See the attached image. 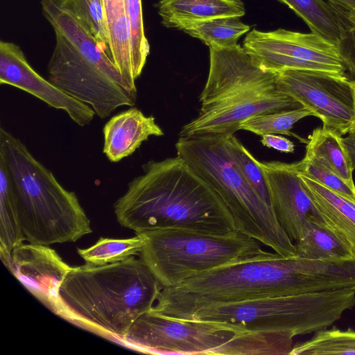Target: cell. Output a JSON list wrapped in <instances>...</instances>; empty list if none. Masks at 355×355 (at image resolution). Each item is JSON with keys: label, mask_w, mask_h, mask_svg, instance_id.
Returning a JSON list of instances; mask_svg holds the SVG:
<instances>
[{"label": "cell", "mask_w": 355, "mask_h": 355, "mask_svg": "<svg viewBox=\"0 0 355 355\" xmlns=\"http://www.w3.org/2000/svg\"><path fill=\"white\" fill-rule=\"evenodd\" d=\"M355 355V331L320 330L309 340L294 345L290 355Z\"/></svg>", "instance_id": "25"}, {"label": "cell", "mask_w": 355, "mask_h": 355, "mask_svg": "<svg viewBox=\"0 0 355 355\" xmlns=\"http://www.w3.org/2000/svg\"><path fill=\"white\" fill-rule=\"evenodd\" d=\"M0 162L10 178L24 241L50 245L75 242L92 232L75 193L64 188L21 140L3 128Z\"/></svg>", "instance_id": "6"}, {"label": "cell", "mask_w": 355, "mask_h": 355, "mask_svg": "<svg viewBox=\"0 0 355 355\" xmlns=\"http://www.w3.org/2000/svg\"><path fill=\"white\" fill-rule=\"evenodd\" d=\"M107 31L111 59L123 76L136 87L131 55V32L124 0H102Z\"/></svg>", "instance_id": "21"}, {"label": "cell", "mask_w": 355, "mask_h": 355, "mask_svg": "<svg viewBox=\"0 0 355 355\" xmlns=\"http://www.w3.org/2000/svg\"><path fill=\"white\" fill-rule=\"evenodd\" d=\"M103 152L112 162L132 155L150 136L164 135L153 116L131 107L113 116L103 128Z\"/></svg>", "instance_id": "16"}, {"label": "cell", "mask_w": 355, "mask_h": 355, "mask_svg": "<svg viewBox=\"0 0 355 355\" xmlns=\"http://www.w3.org/2000/svg\"><path fill=\"white\" fill-rule=\"evenodd\" d=\"M259 165L263 173L273 211L295 243L302 237L310 218H320L302 184L297 162L259 161Z\"/></svg>", "instance_id": "15"}, {"label": "cell", "mask_w": 355, "mask_h": 355, "mask_svg": "<svg viewBox=\"0 0 355 355\" xmlns=\"http://www.w3.org/2000/svg\"><path fill=\"white\" fill-rule=\"evenodd\" d=\"M0 83L19 88L48 105L63 110L81 127L89 124L96 114L89 105L40 75L31 66L20 47L12 42H0Z\"/></svg>", "instance_id": "13"}, {"label": "cell", "mask_w": 355, "mask_h": 355, "mask_svg": "<svg viewBox=\"0 0 355 355\" xmlns=\"http://www.w3.org/2000/svg\"><path fill=\"white\" fill-rule=\"evenodd\" d=\"M111 58L109 36L102 0H62Z\"/></svg>", "instance_id": "28"}, {"label": "cell", "mask_w": 355, "mask_h": 355, "mask_svg": "<svg viewBox=\"0 0 355 355\" xmlns=\"http://www.w3.org/2000/svg\"><path fill=\"white\" fill-rule=\"evenodd\" d=\"M141 168L114 205L122 226L136 234L168 228L220 234L237 230L220 197L182 159L150 160Z\"/></svg>", "instance_id": "2"}, {"label": "cell", "mask_w": 355, "mask_h": 355, "mask_svg": "<svg viewBox=\"0 0 355 355\" xmlns=\"http://www.w3.org/2000/svg\"><path fill=\"white\" fill-rule=\"evenodd\" d=\"M313 116L311 111L304 107L281 112L253 116L241 123L240 130L251 132L259 136L267 134L292 136L302 143L308 140L291 132V129L300 119Z\"/></svg>", "instance_id": "27"}, {"label": "cell", "mask_w": 355, "mask_h": 355, "mask_svg": "<svg viewBox=\"0 0 355 355\" xmlns=\"http://www.w3.org/2000/svg\"><path fill=\"white\" fill-rule=\"evenodd\" d=\"M348 19L352 26H355V8L348 13Z\"/></svg>", "instance_id": "36"}, {"label": "cell", "mask_w": 355, "mask_h": 355, "mask_svg": "<svg viewBox=\"0 0 355 355\" xmlns=\"http://www.w3.org/2000/svg\"><path fill=\"white\" fill-rule=\"evenodd\" d=\"M305 191L322 222L340 237L355 254V200L300 173Z\"/></svg>", "instance_id": "17"}, {"label": "cell", "mask_w": 355, "mask_h": 355, "mask_svg": "<svg viewBox=\"0 0 355 355\" xmlns=\"http://www.w3.org/2000/svg\"><path fill=\"white\" fill-rule=\"evenodd\" d=\"M277 73L254 64L243 47H209V69L200 95L199 114L181 128L180 137L229 136L241 123L261 114L302 107L278 89Z\"/></svg>", "instance_id": "4"}, {"label": "cell", "mask_w": 355, "mask_h": 355, "mask_svg": "<svg viewBox=\"0 0 355 355\" xmlns=\"http://www.w3.org/2000/svg\"><path fill=\"white\" fill-rule=\"evenodd\" d=\"M343 140L350 159L352 169L355 170V133L349 132V135L343 137Z\"/></svg>", "instance_id": "34"}, {"label": "cell", "mask_w": 355, "mask_h": 355, "mask_svg": "<svg viewBox=\"0 0 355 355\" xmlns=\"http://www.w3.org/2000/svg\"><path fill=\"white\" fill-rule=\"evenodd\" d=\"M0 250L7 267L11 252L24 239L18 218L13 189L8 171L0 162Z\"/></svg>", "instance_id": "23"}, {"label": "cell", "mask_w": 355, "mask_h": 355, "mask_svg": "<svg viewBox=\"0 0 355 355\" xmlns=\"http://www.w3.org/2000/svg\"><path fill=\"white\" fill-rule=\"evenodd\" d=\"M308 139L303 159L329 168L355 188L354 170L342 136L322 127L314 129Z\"/></svg>", "instance_id": "20"}, {"label": "cell", "mask_w": 355, "mask_h": 355, "mask_svg": "<svg viewBox=\"0 0 355 355\" xmlns=\"http://www.w3.org/2000/svg\"><path fill=\"white\" fill-rule=\"evenodd\" d=\"M279 89L319 118L322 127L343 136L354 121L352 86L346 76L313 70L288 69L277 73Z\"/></svg>", "instance_id": "12"}, {"label": "cell", "mask_w": 355, "mask_h": 355, "mask_svg": "<svg viewBox=\"0 0 355 355\" xmlns=\"http://www.w3.org/2000/svg\"><path fill=\"white\" fill-rule=\"evenodd\" d=\"M351 82V84H352V89H353V92H354V104H355V82ZM349 132H354L355 133V115H354V124H353V126L351 129V130L349 131Z\"/></svg>", "instance_id": "37"}, {"label": "cell", "mask_w": 355, "mask_h": 355, "mask_svg": "<svg viewBox=\"0 0 355 355\" xmlns=\"http://www.w3.org/2000/svg\"><path fill=\"white\" fill-rule=\"evenodd\" d=\"M343 12L348 13L355 8V0H324Z\"/></svg>", "instance_id": "35"}, {"label": "cell", "mask_w": 355, "mask_h": 355, "mask_svg": "<svg viewBox=\"0 0 355 355\" xmlns=\"http://www.w3.org/2000/svg\"><path fill=\"white\" fill-rule=\"evenodd\" d=\"M7 268L35 297L62 318L60 288L72 267L49 245H17Z\"/></svg>", "instance_id": "14"}, {"label": "cell", "mask_w": 355, "mask_h": 355, "mask_svg": "<svg viewBox=\"0 0 355 355\" xmlns=\"http://www.w3.org/2000/svg\"><path fill=\"white\" fill-rule=\"evenodd\" d=\"M131 32V55L134 78L141 73L150 53V45L145 35L141 0H124Z\"/></svg>", "instance_id": "30"}, {"label": "cell", "mask_w": 355, "mask_h": 355, "mask_svg": "<svg viewBox=\"0 0 355 355\" xmlns=\"http://www.w3.org/2000/svg\"><path fill=\"white\" fill-rule=\"evenodd\" d=\"M42 12L55 35L48 64L49 80L89 105L101 119L116 108L133 106L137 88L121 74L112 59L62 0H42Z\"/></svg>", "instance_id": "5"}, {"label": "cell", "mask_w": 355, "mask_h": 355, "mask_svg": "<svg viewBox=\"0 0 355 355\" xmlns=\"http://www.w3.org/2000/svg\"><path fill=\"white\" fill-rule=\"evenodd\" d=\"M156 6L162 25L173 28L185 22L245 14L241 0H161Z\"/></svg>", "instance_id": "18"}, {"label": "cell", "mask_w": 355, "mask_h": 355, "mask_svg": "<svg viewBox=\"0 0 355 355\" xmlns=\"http://www.w3.org/2000/svg\"><path fill=\"white\" fill-rule=\"evenodd\" d=\"M293 10L311 33L337 44L352 24L348 15L324 0H278Z\"/></svg>", "instance_id": "19"}, {"label": "cell", "mask_w": 355, "mask_h": 355, "mask_svg": "<svg viewBox=\"0 0 355 355\" xmlns=\"http://www.w3.org/2000/svg\"><path fill=\"white\" fill-rule=\"evenodd\" d=\"M345 277L340 260L287 257L268 251L163 287L152 311L190 320L196 311L212 304L341 289Z\"/></svg>", "instance_id": "1"}, {"label": "cell", "mask_w": 355, "mask_h": 355, "mask_svg": "<svg viewBox=\"0 0 355 355\" xmlns=\"http://www.w3.org/2000/svg\"><path fill=\"white\" fill-rule=\"evenodd\" d=\"M121 343L154 354L245 355L248 340L222 323L170 318L150 310L135 320Z\"/></svg>", "instance_id": "10"}, {"label": "cell", "mask_w": 355, "mask_h": 355, "mask_svg": "<svg viewBox=\"0 0 355 355\" xmlns=\"http://www.w3.org/2000/svg\"><path fill=\"white\" fill-rule=\"evenodd\" d=\"M355 306V289L267 297L216 304L196 311L190 320L222 323L236 331L292 337L328 328Z\"/></svg>", "instance_id": "8"}, {"label": "cell", "mask_w": 355, "mask_h": 355, "mask_svg": "<svg viewBox=\"0 0 355 355\" xmlns=\"http://www.w3.org/2000/svg\"><path fill=\"white\" fill-rule=\"evenodd\" d=\"M336 46L347 77L355 82V26L345 30Z\"/></svg>", "instance_id": "32"}, {"label": "cell", "mask_w": 355, "mask_h": 355, "mask_svg": "<svg viewBox=\"0 0 355 355\" xmlns=\"http://www.w3.org/2000/svg\"><path fill=\"white\" fill-rule=\"evenodd\" d=\"M177 156L220 197L236 230L284 257L297 256L294 242L273 209L246 181L227 147L225 136L180 137Z\"/></svg>", "instance_id": "7"}, {"label": "cell", "mask_w": 355, "mask_h": 355, "mask_svg": "<svg viewBox=\"0 0 355 355\" xmlns=\"http://www.w3.org/2000/svg\"><path fill=\"white\" fill-rule=\"evenodd\" d=\"M163 286L145 262L72 267L60 288L62 318L121 343L132 324L152 310Z\"/></svg>", "instance_id": "3"}, {"label": "cell", "mask_w": 355, "mask_h": 355, "mask_svg": "<svg viewBox=\"0 0 355 355\" xmlns=\"http://www.w3.org/2000/svg\"><path fill=\"white\" fill-rule=\"evenodd\" d=\"M300 174L309 177L327 188L355 200V188L349 186L334 172L304 159L297 162Z\"/></svg>", "instance_id": "31"}, {"label": "cell", "mask_w": 355, "mask_h": 355, "mask_svg": "<svg viewBox=\"0 0 355 355\" xmlns=\"http://www.w3.org/2000/svg\"><path fill=\"white\" fill-rule=\"evenodd\" d=\"M250 28L239 17H226L185 22L177 29L201 40L209 47L226 48L236 45L239 39L247 33Z\"/></svg>", "instance_id": "24"}, {"label": "cell", "mask_w": 355, "mask_h": 355, "mask_svg": "<svg viewBox=\"0 0 355 355\" xmlns=\"http://www.w3.org/2000/svg\"><path fill=\"white\" fill-rule=\"evenodd\" d=\"M261 143L266 147L282 153H291L295 150V145L291 140L276 134H267L261 136Z\"/></svg>", "instance_id": "33"}, {"label": "cell", "mask_w": 355, "mask_h": 355, "mask_svg": "<svg viewBox=\"0 0 355 355\" xmlns=\"http://www.w3.org/2000/svg\"><path fill=\"white\" fill-rule=\"evenodd\" d=\"M144 245L140 234L128 239L101 237L88 248H78L77 252L87 263L102 266L124 261L139 255Z\"/></svg>", "instance_id": "26"}, {"label": "cell", "mask_w": 355, "mask_h": 355, "mask_svg": "<svg viewBox=\"0 0 355 355\" xmlns=\"http://www.w3.org/2000/svg\"><path fill=\"white\" fill-rule=\"evenodd\" d=\"M243 49L265 71L300 69L346 76L336 45L313 33L254 28L245 36Z\"/></svg>", "instance_id": "11"}, {"label": "cell", "mask_w": 355, "mask_h": 355, "mask_svg": "<svg viewBox=\"0 0 355 355\" xmlns=\"http://www.w3.org/2000/svg\"><path fill=\"white\" fill-rule=\"evenodd\" d=\"M225 141L232 159L244 178L265 201L270 204L268 187L259 161L234 135L225 136Z\"/></svg>", "instance_id": "29"}, {"label": "cell", "mask_w": 355, "mask_h": 355, "mask_svg": "<svg viewBox=\"0 0 355 355\" xmlns=\"http://www.w3.org/2000/svg\"><path fill=\"white\" fill-rule=\"evenodd\" d=\"M297 256L312 260L355 257L352 248L318 217L310 218L302 237L294 243Z\"/></svg>", "instance_id": "22"}, {"label": "cell", "mask_w": 355, "mask_h": 355, "mask_svg": "<svg viewBox=\"0 0 355 355\" xmlns=\"http://www.w3.org/2000/svg\"><path fill=\"white\" fill-rule=\"evenodd\" d=\"M137 234L144 241L139 257L163 287L176 286L227 263L268 252L258 241L237 230L220 234L168 228Z\"/></svg>", "instance_id": "9"}]
</instances>
